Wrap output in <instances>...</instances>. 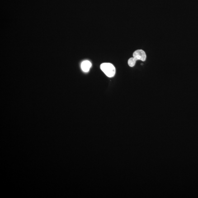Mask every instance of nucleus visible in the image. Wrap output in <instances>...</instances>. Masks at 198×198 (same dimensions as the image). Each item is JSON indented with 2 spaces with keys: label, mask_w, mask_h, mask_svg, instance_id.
Segmentation results:
<instances>
[{
  "label": "nucleus",
  "mask_w": 198,
  "mask_h": 198,
  "mask_svg": "<svg viewBox=\"0 0 198 198\" xmlns=\"http://www.w3.org/2000/svg\"><path fill=\"white\" fill-rule=\"evenodd\" d=\"M133 57L137 61L141 60L145 61L147 59V55L145 52L142 49L135 50L133 53Z\"/></svg>",
  "instance_id": "2"
},
{
  "label": "nucleus",
  "mask_w": 198,
  "mask_h": 198,
  "mask_svg": "<svg viewBox=\"0 0 198 198\" xmlns=\"http://www.w3.org/2000/svg\"><path fill=\"white\" fill-rule=\"evenodd\" d=\"M81 67L82 71L87 72L90 70L91 67V63L89 61H84L81 63Z\"/></svg>",
  "instance_id": "3"
},
{
  "label": "nucleus",
  "mask_w": 198,
  "mask_h": 198,
  "mask_svg": "<svg viewBox=\"0 0 198 198\" xmlns=\"http://www.w3.org/2000/svg\"><path fill=\"white\" fill-rule=\"evenodd\" d=\"M137 60L135 58L132 57L129 58L128 61V63L130 67H133L135 65Z\"/></svg>",
  "instance_id": "4"
},
{
  "label": "nucleus",
  "mask_w": 198,
  "mask_h": 198,
  "mask_svg": "<svg viewBox=\"0 0 198 198\" xmlns=\"http://www.w3.org/2000/svg\"><path fill=\"white\" fill-rule=\"evenodd\" d=\"M100 68L106 76L109 77H114L116 73V69L112 64L110 63H104L101 64Z\"/></svg>",
  "instance_id": "1"
}]
</instances>
